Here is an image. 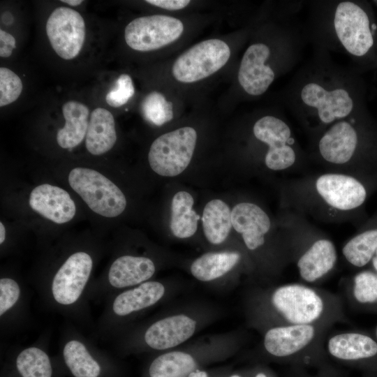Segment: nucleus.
<instances>
[{"label": "nucleus", "instance_id": "f257e3e1", "mask_svg": "<svg viewBox=\"0 0 377 377\" xmlns=\"http://www.w3.org/2000/svg\"><path fill=\"white\" fill-rule=\"evenodd\" d=\"M314 47L312 57L291 78L284 92L288 110L318 135L334 122L357 114V82L354 74Z\"/></svg>", "mask_w": 377, "mask_h": 377}, {"label": "nucleus", "instance_id": "f03ea898", "mask_svg": "<svg viewBox=\"0 0 377 377\" xmlns=\"http://www.w3.org/2000/svg\"><path fill=\"white\" fill-rule=\"evenodd\" d=\"M304 28L308 41L313 47L353 58H362L374 44L376 27L364 8L352 0L311 1Z\"/></svg>", "mask_w": 377, "mask_h": 377}, {"label": "nucleus", "instance_id": "7ed1b4c3", "mask_svg": "<svg viewBox=\"0 0 377 377\" xmlns=\"http://www.w3.org/2000/svg\"><path fill=\"white\" fill-rule=\"evenodd\" d=\"M308 41L304 27L292 20L274 45L256 41L244 52L237 73L239 84L250 96L265 93L276 77L290 71Z\"/></svg>", "mask_w": 377, "mask_h": 377}, {"label": "nucleus", "instance_id": "20e7f679", "mask_svg": "<svg viewBox=\"0 0 377 377\" xmlns=\"http://www.w3.org/2000/svg\"><path fill=\"white\" fill-rule=\"evenodd\" d=\"M271 303L284 325H320L329 315L327 295L302 284L278 287L272 294Z\"/></svg>", "mask_w": 377, "mask_h": 377}, {"label": "nucleus", "instance_id": "39448f33", "mask_svg": "<svg viewBox=\"0 0 377 377\" xmlns=\"http://www.w3.org/2000/svg\"><path fill=\"white\" fill-rule=\"evenodd\" d=\"M71 187L91 210L107 218L119 216L126 207L121 189L101 172L88 168L72 169L68 177Z\"/></svg>", "mask_w": 377, "mask_h": 377}, {"label": "nucleus", "instance_id": "423d86ee", "mask_svg": "<svg viewBox=\"0 0 377 377\" xmlns=\"http://www.w3.org/2000/svg\"><path fill=\"white\" fill-rule=\"evenodd\" d=\"M197 141V133L184 126L164 133L151 144L148 161L151 170L163 177H175L189 165Z\"/></svg>", "mask_w": 377, "mask_h": 377}, {"label": "nucleus", "instance_id": "0eeeda50", "mask_svg": "<svg viewBox=\"0 0 377 377\" xmlns=\"http://www.w3.org/2000/svg\"><path fill=\"white\" fill-rule=\"evenodd\" d=\"M230 54L229 46L221 40L200 42L177 57L172 67V75L180 82H198L224 66Z\"/></svg>", "mask_w": 377, "mask_h": 377}, {"label": "nucleus", "instance_id": "6e6552de", "mask_svg": "<svg viewBox=\"0 0 377 377\" xmlns=\"http://www.w3.org/2000/svg\"><path fill=\"white\" fill-rule=\"evenodd\" d=\"M255 138L268 147L265 164L272 170H283L297 161V147L290 125L281 117L265 114L253 124Z\"/></svg>", "mask_w": 377, "mask_h": 377}, {"label": "nucleus", "instance_id": "1a4fd4ad", "mask_svg": "<svg viewBox=\"0 0 377 377\" xmlns=\"http://www.w3.org/2000/svg\"><path fill=\"white\" fill-rule=\"evenodd\" d=\"M184 31L177 18L151 15L140 17L129 22L124 31L126 44L133 50L148 52L161 48L177 40Z\"/></svg>", "mask_w": 377, "mask_h": 377}, {"label": "nucleus", "instance_id": "9d476101", "mask_svg": "<svg viewBox=\"0 0 377 377\" xmlns=\"http://www.w3.org/2000/svg\"><path fill=\"white\" fill-rule=\"evenodd\" d=\"M46 33L57 55L66 60L73 59L79 54L84 45L85 22L75 10L59 7L47 19Z\"/></svg>", "mask_w": 377, "mask_h": 377}, {"label": "nucleus", "instance_id": "9b49d317", "mask_svg": "<svg viewBox=\"0 0 377 377\" xmlns=\"http://www.w3.org/2000/svg\"><path fill=\"white\" fill-rule=\"evenodd\" d=\"M356 115L334 122L318 135L316 151L333 165H345L356 154L360 142Z\"/></svg>", "mask_w": 377, "mask_h": 377}, {"label": "nucleus", "instance_id": "f8f14e48", "mask_svg": "<svg viewBox=\"0 0 377 377\" xmlns=\"http://www.w3.org/2000/svg\"><path fill=\"white\" fill-rule=\"evenodd\" d=\"M91 256L83 251L70 256L54 276L52 292L59 304L75 302L82 294L92 269Z\"/></svg>", "mask_w": 377, "mask_h": 377}, {"label": "nucleus", "instance_id": "ddd939ff", "mask_svg": "<svg viewBox=\"0 0 377 377\" xmlns=\"http://www.w3.org/2000/svg\"><path fill=\"white\" fill-rule=\"evenodd\" d=\"M316 188L326 203L343 211L358 207L367 196L364 186L357 179L342 174L328 173L320 176Z\"/></svg>", "mask_w": 377, "mask_h": 377}, {"label": "nucleus", "instance_id": "4468645a", "mask_svg": "<svg viewBox=\"0 0 377 377\" xmlns=\"http://www.w3.org/2000/svg\"><path fill=\"white\" fill-rule=\"evenodd\" d=\"M320 325H281L269 329L264 337L266 350L275 357H290L312 345Z\"/></svg>", "mask_w": 377, "mask_h": 377}, {"label": "nucleus", "instance_id": "2eb2a0df", "mask_svg": "<svg viewBox=\"0 0 377 377\" xmlns=\"http://www.w3.org/2000/svg\"><path fill=\"white\" fill-rule=\"evenodd\" d=\"M29 204L41 216L58 224L71 221L76 213L75 204L69 193L49 184L36 186L30 193Z\"/></svg>", "mask_w": 377, "mask_h": 377}, {"label": "nucleus", "instance_id": "dca6fc26", "mask_svg": "<svg viewBox=\"0 0 377 377\" xmlns=\"http://www.w3.org/2000/svg\"><path fill=\"white\" fill-rule=\"evenodd\" d=\"M233 228L242 235L246 247L255 250L265 242L271 227L268 215L257 205L240 202L231 210Z\"/></svg>", "mask_w": 377, "mask_h": 377}, {"label": "nucleus", "instance_id": "f3484780", "mask_svg": "<svg viewBox=\"0 0 377 377\" xmlns=\"http://www.w3.org/2000/svg\"><path fill=\"white\" fill-rule=\"evenodd\" d=\"M195 325V320L184 315L168 317L151 325L145 332V340L154 349H168L189 339Z\"/></svg>", "mask_w": 377, "mask_h": 377}, {"label": "nucleus", "instance_id": "a211bd4d", "mask_svg": "<svg viewBox=\"0 0 377 377\" xmlns=\"http://www.w3.org/2000/svg\"><path fill=\"white\" fill-rule=\"evenodd\" d=\"M337 260V250L330 240H316L298 259L299 274L305 282L314 283L334 268Z\"/></svg>", "mask_w": 377, "mask_h": 377}, {"label": "nucleus", "instance_id": "6ab92c4d", "mask_svg": "<svg viewBox=\"0 0 377 377\" xmlns=\"http://www.w3.org/2000/svg\"><path fill=\"white\" fill-rule=\"evenodd\" d=\"M328 353L343 361H355L377 355V342L368 335L358 332L334 334L327 341Z\"/></svg>", "mask_w": 377, "mask_h": 377}, {"label": "nucleus", "instance_id": "aec40b11", "mask_svg": "<svg viewBox=\"0 0 377 377\" xmlns=\"http://www.w3.org/2000/svg\"><path fill=\"white\" fill-rule=\"evenodd\" d=\"M155 266L148 258L123 256L112 264L109 273L110 283L115 288H124L142 283L152 276Z\"/></svg>", "mask_w": 377, "mask_h": 377}, {"label": "nucleus", "instance_id": "412c9836", "mask_svg": "<svg viewBox=\"0 0 377 377\" xmlns=\"http://www.w3.org/2000/svg\"><path fill=\"white\" fill-rule=\"evenodd\" d=\"M85 146L92 155L110 151L117 140L114 119L106 109L97 108L91 114L86 134Z\"/></svg>", "mask_w": 377, "mask_h": 377}, {"label": "nucleus", "instance_id": "4be33fe9", "mask_svg": "<svg viewBox=\"0 0 377 377\" xmlns=\"http://www.w3.org/2000/svg\"><path fill=\"white\" fill-rule=\"evenodd\" d=\"M65 124L57 133L58 145L63 149H72L86 137L89 124V108L84 104L70 101L63 105Z\"/></svg>", "mask_w": 377, "mask_h": 377}, {"label": "nucleus", "instance_id": "5701e85b", "mask_svg": "<svg viewBox=\"0 0 377 377\" xmlns=\"http://www.w3.org/2000/svg\"><path fill=\"white\" fill-rule=\"evenodd\" d=\"M164 293L165 288L159 282L143 283L119 294L113 302V311L118 316L128 315L154 304Z\"/></svg>", "mask_w": 377, "mask_h": 377}, {"label": "nucleus", "instance_id": "b1692460", "mask_svg": "<svg viewBox=\"0 0 377 377\" xmlns=\"http://www.w3.org/2000/svg\"><path fill=\"white\" fill-rule=\"evenodd\" d=\"M202 228L207 239L213 244L225 241L232 227L231 210L228 205L220 199L208 202L203 210Z\"/></svg>", "mask_w": 377, "mask_h": 377}, {"label": "nucleus", "instance_id": "393cba45", "mask_svg": "<svg viewBox=\"0 0 377 377\" xmlns=\"http://www.w3.org/2000/svg\"><path fill=\"white\" fill-rule=\"evenodd\" d=\"M193 198L186 191H179L172 198L170 227L178 238L190 237L197 230L200 216L193 209Z\"/></svg>", "mask_w": 377, "mask_h": 377}, {"label": "nucleus", "instance_id": "a878e982", "mask_svg": "<svg viewBox=\"0 0 377 377\" xmlns=\"http://www.w3.org/2000/svg\"><path fill=\"white\" fill-rule=\"evenodd\" d=\"M239 258L240 254L237 252L207 253L193 262L191 272L200 281H212L229 272Z\"/></svg>", "mask_w": 377, "mask_h": 377}, {"label": "nucleus", "instance_id": "bb28decb", "mask_svg": "<svg viewBox=\"0 0 377 377\" xmlns=\"http://www.w3.org/2000/svg\"><path fill=\"white\" fill-rule=\"evenodd\" d=\"M195 362L189 354L174 351L156 357L149 369L150 377H182L191 374Z\"/></svg>", "mask_w": 377, "mask_h": 377}, {"label": "nucleus", "instance_id": "cd10ccee", "mask_svg": "<svg viewBox=\"0 0 377 377\" xmlns=\"http://www.w3.org/2000/svg\"><path fill=\"white\" fill-rule=\"evenodd\" d=\"M63 355L66 366L75 377L99 376V364L80 341H68L64 346Z\"/></svg>", "mask_w": 377, "mask_h": 377}, {"label": "nucleus", "instance_id": "c85d7f7f", "mask_svg": "<svg viewBox=\"0 0 377 377\" xmlns=\"http://www.w3.org/2000/svg\"><path fill=\"white\" fill-rule=\"evenodd\" d=\"M376 249L377 229H372L350 239L343 246L342 253L348 263L361 267L372 260Z\"/></svg>", "mask_w": 377, "mask_h": 377}, {"label": "nucleus", "instance_id": "c756f323", "mask_svg": "<svg viewBox=\"0 0 377 377\" xmlns=\"http://www.w3.org/2000/svg\"><path fill=\"white\" fill-rule=\"evenodd\" d=\"M16 367L22 377H52V374L48 355L36 347L24 349L18 355Z\"/></svg>", "mask_w": 377, "mask_h": 377}, {"label": "nucleus", "instance_id": "7c9ffc66", "mask_svg": "<svg viewBox=\"0 0 377 377\" xmlns=\"http://www.w3.org/2000/svg\"><path fill=\"white\" fill-rule=\"evenodd\" d=\"M142 111L145 118L156 126H162L173 118L172 103L157 91H152L145 96Z\"/></svg>", "mask_w": 377, "mask_h": 377}, {"label": "nucleus", "instance_id": "2f4dec72", "mask_svg": "<svg viewBox=\"0 0 377 377\" xmlns=\"http://www.w3.org/2000/svg\"><path fill=\"white\" fill-rule=\"evenodd\" d=\"M352 293L355 300L360 304L377 302V274L364 271L355 275Z\"/></svg>", "mask_w": 377, "mask_h": 377}, {"label": "nucleus", "instance_id": "473e14b6", "mask_svg": "<svg viewBox=\"0 0 377 377\" xmlns=\"http://www.w3.org/2000/svg\"><path fill=\"white\" fill-rule=\"evenodd\" d=\"M20 77L9 68H0V106L3 107L15 101L22 91Z\"/></svg>", "mask_w": 377, "mask_h": 377}, {"label": "nucleus", "instance_id": "72a5a7b5", "mask_svg": "<svg viewBox=\"0 0 377 377\" xmlns=\"http://www.w3.org/2000/svg\"><path fill=\"white\" fill-rule=\"evenodd\" d=\"M135 94L133 81L128 74H121L117 79L113 88L105 96L107 103L113 108L126 104Z\"/></svg>", "mask_w": 377, "mask_h": 377}, {"label": "nucleus", "instance_id": "f704fd0d", "mask_svg": "<svg viewBox=\"0 0 377 377\" xmlns=\"http://www.w3.org/2000/svg\"><path fill=\"white\" fill-rule=\"evenodd\" d=\"M20 294L17 283L10 278L0 280V315L2 316L18 300Z\"/></svg>", "mask_w": 377, "mask_h": 377}, {"label": "nucleus", "instance_id": "c9c22d12", "mask_svg": "<svg viewBox=\"0 0 377 377\" xmlns=\"http://www.w3.org/2000/svg\"><path fill=\"white\" fill-rule=\"evenodd\" d=\"M15 47V39L10 34L0 30V56L8 57Z\"/></svg>", "mask_w": 377, "mask_h": 377}, {"label": "nucleus", "instance_id": "e433bc0d", "mask_svg": "<svg viewBox=\"0 0 377 377\" xmlns=\"http://www.w3.org/2000/svg\"><path fill=\"white\" fill-rule=\"evenodd\" d=\"M147 3L170 10H181L186 7L188 0H147Z\"/></svg>", "mask_w": 377, "mask_h": 377}, {"label": "nucleus", "instance_id": "4c0bfd02", "mask_svg": "<svg viewBox=\"0 0 377 377\" xmlns=\"http://www.w3.org/2000/svg\"><path fill=\"white\" fill-rule=\"evenodd\" d=\"M6 239V228L2 222L0 223V244H3Z\"/></svg>", "mask_w": 377, "mask_h": 377}, {"label": "nucleus", "instance_id": "58836bf2", "mask_svg": "<svg viewBox=\"0 0 377 377\" xmlns=\"http://www.w3.org/2000/svg\"><path fill=\"white\" fill-rule=\"evenodd\" d=\"M61 1L66 3L71 6H79L83 2V1L82 0H61Z\"/></svg>", "mask_w": 377, "mask_h": 377}, {"label": "nucleus", "instance_id": "ea45409f", "mask_svg": "<svg viewBox=\"0 0 377 377\" xmlns=\"http://www.w3.org/2000/svg\"><path fill=\"white\" fill-rule=\"evenodd\" d=\"M188 377H207V374L205 371H195L191 372Z\"/></svg>", "mask_w": 377, "mask_h": 377}, {"label": "nucleus", "instance_id": "a19ab883", "mask_svg": "<svg viewBox=\"0 0 377 377\" xmlns=\"http://www.w3.org/2000/svg\"><path fill=\"white\" fill-rule=\"evenodd\" d=\"M372 264H373V266L374 267V269L376 270L377 272V249L376 251V253L372 258Z\"/></svg>", "mask_w": 377, "mask_h": 377}, {"label": "nucleus", "instance_id": "79ce46f5", "mask_svg": "<svg viewBox=\"0 0 377 377\" xmlns=\"http://www.w3.org/2000/svg\"><path fill=\"white\" fill-rule=\"evenodd\" d=\"M256 377H267V376H266L265 374H264L263 373H259V374H258L256 375Z\"/></svg>", "mask_w": 377, "mask_h": 377}, {"label": "nucleus", "instance_id": "37998d69", "mask_svg": "<svg viewBox=\"0 0 377 377\" xmlns=\"http://www.w3.org/2000/svg\"><path fill=\"white\" fill-rule=\"evenodd\" d=\"M231 377H240V376H239L237 375H234V376H232Z\"/></svg>", "mask_w": 377, "mask_h": 377}, {"label": "nucleus", "instance_id": "c03bdc74", "mask_svg": "<svg viewBox=\"0 0 377 377\" xmlns=\"http://www.w3.org/2000/svg\"><path fill=\"white\" fill-rule=\"evenodd\" d=\"M376 337H377V328H376Z\"/></svg>", "mask_w": 377, "mask_h": 377}]
</instances>
